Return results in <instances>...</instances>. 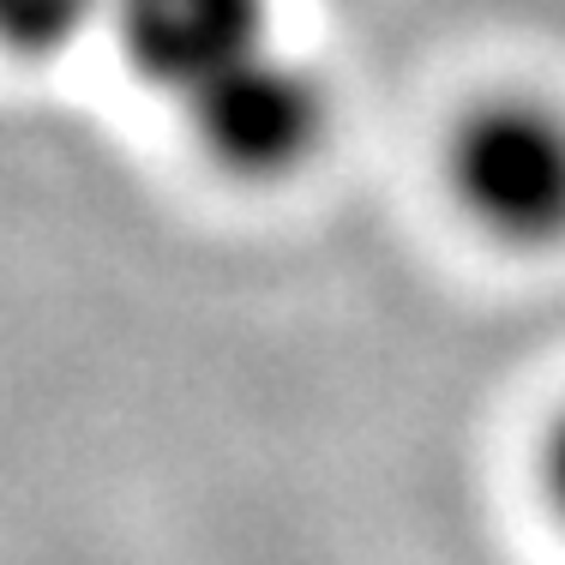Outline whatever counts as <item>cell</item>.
I'll use <instances>...</instances> for the list:
<instances>
[{"label": "cell", "instance_id": "obj_2", "mask_svg": "<svg viewBox=\"0 0 565 565\" xmlns=\"http://www.w3.org/2000/svg\"><path fill=\"white\" fill-rule=\"evenodd\" d=\"M181 115L211 163L241 174V181H277V174L301 169L319 151L331 120L319 78L295 55H282L277 43L253 49L205 90H193Z\"/></svg>", "mask_w": 565, "mask_h": 565}, {"label": "cell", "instance_id": "obj_3", "mask_svg": "<svg viewBox=\"0 0 565 565\" xmlns=\"http://www.w3.org/2000/svg\"><path fill=\"white\" fill-rule=\"evenodd\" d=\"M109 19L127 61L174 103L271 43L265 0H115Z\"/></svg>", "mask_w": 565, "mask_h": 565}, {"label": "cell", "instance_id": "obj_5", "mask_svg": "<svg viewBox=\"0 0 565 565\" xmlns=\"http://www.w3.org/2000/svg\"><path fill=\"white\" fill-rule=\"evenodd\" d=\"M547 500H554L559 523H565V415H559L554 439H547Z\"/></svg>", "mask_w": 565, "mask_h": 565}, {"label": "cell", "instance_id": "obj_1", "mask_svg": "<svg viewBox=\"0 0 565 565\" xmlns=\"http://www.w3.org/2000/svg\"><path fill=\"white\" fill-rule=\"evenodd\" d=\"M451 186L493 241H565V115L523 97L476 109L451 145Z\"/></svg>", "mask_w": 565, "mask_h": 565}, {"label": "cell", "instance_id": "obj_4", "mask_svg": "<svg viewBox=\"0 0 565 565\" xmlns=\"http://www.w3.org/2000/svg\"><path fill=\"white\" fill-rule=\"evenodd\" d=\"M115 0H0V36L19 49H61L97 19H109Z\"/></svg>", "mask_w": 565, "mask_h": 565}]
</instances>
